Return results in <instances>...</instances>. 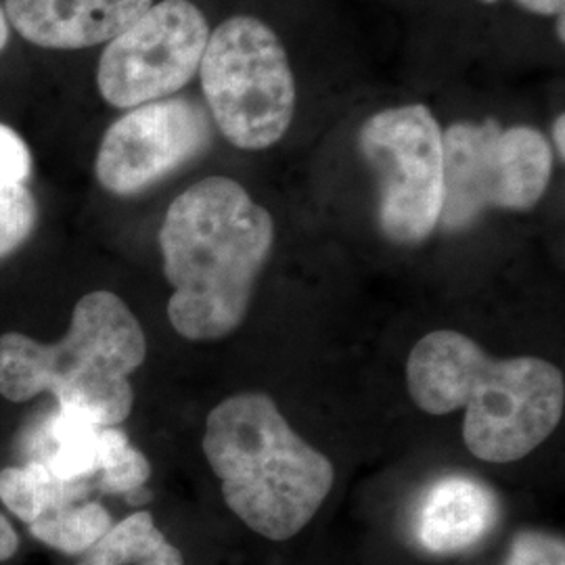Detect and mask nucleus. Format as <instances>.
<instances>
[{
  "mask_svg": "<svg viewBox=\"0 0 565 565\" xmlns=\"http://www.w3.org/2000/svg\"><path fill=\"white\" fill-rule=\"evenodd\" d=\"M202 90L224 139L243 151L281 141L296 111V81L277 32L252 15L223 21L203 51Z\"/></svg>",
  "mask_w": 565,
  "mask_h": 565,
  "instance_id": "39448f33",
  "label": "nucleus"
},
{
  "mask_svg": "<svg viewBox=\"0 0 565 565\" xmlns=\"http://www.w3.org/2000/svg\"><path fill=\"white\" fill-rule=\"evenodd\" d=\"M553 142H555V149H557V156L559 160L564 162L565 158V116L559 114L555 120H553Z\"/></svg>",
  "mask_w": 565,
  "mask_h": 565,
  "instance_id": "4be33fe9",
  "label": "nucleus"
},
{
  "mask_svg": "<svg viewBox=\"0 0 565 565\" xmlns=\"http://www.w3.org/2000/svg\"><path fill=\"white\" fill-rule=\"evenodd\" d=\"M212 120L184 97L145 103L114 121L103 137L95 174L114 195H137L212 145Z\"/></svg>",
  "mask_w": 565,
  "mask_h": 565,
  "instance_id": "1a4fd4ad",
  "label": "nucleus"
},
{
  "mask_svg": "<svg viewBox=\"0 0 565 565\" xmlns=\"http://www.w3.org/2000/svg\"><path fill=\"white\" fill-rule=\"evenodd\" d=\"M151 476V463L139 448L130 445L118 425H105L102 431V457L97 484L107 494H126L141 490Z\"/></svg>",
  "mask_w": 565,
  "mask_h": 565,
  "instance_id": "dca6fc26",
  "label": "nucleus"
},
{
  "mask_svg": "<svg viewBox=\"0 0 565 565\" xmlns=\"http://www.w3.org/2000/svg\"><path fill=\"white\" fill-rule=\"evenodd\" d=\"M522 9L534 15L557 18L565 13V0H515Z\"/></svg>",
  "mask_w": 565,
  "mask_h": 565,
  "instance_id": "412c9836",
  "label": "nucleus"
},
{
  "mask_svg": "<svg viewBox=\"0 0 565 565\" xmlns=\"http://www.w3.org/2000/svg\"><path fill=\"white\" fill-rule=\"evenodd\" d=\"M103 427L57 408L34 429L28 443V461L44 465L67 482H93L99 476Z\"/></svg>",
  "mask_w": 565,
  "mask_h": 565,
  "instance_id": "f8f14e48",
  "label": "nucleus"
},
{
  "mask_svg": "<svg viewBox=\"0 0 565 565\" xmlns=\"http://www.w3.org/2000/svg\"><path fill=\"white\" fill-rule=\"evenodd\" d=\"M114 525L109 511L97 501H81L60 507L28 525L30 534L65 555H84L97 545Z\"/></svg>",
  "mask_w": 565,
  "mask_h": 565,
  "instance_id": "2eb2a0df",
  "label": "nucleus"
},
{
  "mask_svg": "<svg viewBox=\"0 0 565 565\" xmlns=\"http://www.w3.org/2000/svg\"><path fill=\"white\" fill-rule=\"evenodd\" d=\"M486 4H494V2H499V0H482Z\"/></svg>",
  "mask_w": 565,
  "mask_h": 565,
  "instance_id": "393cba45",
  "label": "nucleus"
},
{
  "mask_svg": "<svg viewBox=\"0 0 565 565\" xmlns=\"http://www.w3.org/2000/svg\"><path fill=\"white\" fill-rule=\"evenodd\" d=\"M147 356L139 319L111 291H90L76 303L60 343L23 333L0 335V396L25 403L42 392L99 425H120L132 411L130 375Z\"/></svg>",
  "mask_w": 565,
  "mask_h": 565,
  "instance_id": "20e7f679",
  "label": "nucleus"
},
{
  "mask_svg": "<svg viewBox=\"0 0 565 565\" xmlns=\"http://www.w3.org/2000/svg\"><path fill=\"white\" fill-rule=\"evenodd\" d=\"M445 195L438 224L459 233L486 210L527 212L543 200L555 153L532 126L503 128L497 118L459 120L443 130Z\"/></svg>",
  "mask_w": 565,
  "mask_h": 565,
  "instance_id": "423d86ee",
  "label": "nucleus"
},
{
  "mask_svg": "<svg viewBox=\"0 0 565 565\" xmlns=\"http://www.w3.org/2000/svg\"><path fill=\"white\" fill-rule=\"evenodd\" d=\"M406 387L429 415L465 408V445L488 463L524 459L564 415V373L555 364L536 356L497 361L457 331H434L415 343Z\"/></svg>",
  "mask_w": 565,
  "mask_h": 565,
  "instance_id": "f03ea898",
  "label": "nucleus"
},
{
  "mask_svg": "<svg viewBox=\"0 0 565 565\" xmlns=\"http://www.w3.org/2000/svg\"><path fill=\"white\" fill-rule=\"evenodd\" d=\"M36 226V202L20 182H0V260L11 256Z\"/></svg>",
  "mask_w": 565,
  "mask_h": 565,
  "instance_id": "f3484780",
  "label": "nucleus"
},
{
  "mask_svg": "<svg viewBox=\"0 0 565 565\" xmlns=\"http://www.w3.org/2000/svg\"><path fill=\"white\" fill-rule=\"evenodd\" d=\"M88 494L90 482L61 480L41 463L28 461L0 471V501L25 525L60 507L86 501Z\"/></svg>",
  "mask_w": 565,
  "mask_h": 565,
  "instance_id": "ddd939ff",
  "label": "nucleus"
},
{
  "mask_svg": "<svg viewBox=\"0 0 565 565\" xmlns=\"http://www.w3.org/2000/svg\"><path fill=\"white\" fill-rule=\"evenodd\" d=\"M505 565H565L564 541L543 532H522L513 539Z\"/></svg>",
  "mask_w": 565,
  "mask_h": 565,
  "instance_id": "a211bd4d",
  "label": "nucleus"
},
{
  "mask_svg": "<svg viewBox=\"0 0 565 565\" xmlns=\"http://www.w3.org/2000/svg\"><path fill=\"white\" fill-rule=\"evenodd\" d=\"M20 548V536L11 522L0 513V562L11 559Z\"/></svg>",
  "mask_w": 565,
  "mask_h": 565,
  "instance_id": "aec40b11",
  "label": "nucleus"
},
{
  "mask_svg": "<svg viewBox=\"0 0 565 565\" xmlns=\"http://www.w3.org/2000/svg\"><path fill=\"white\" fill-rule=\"evenodd\" d=\"M497 499L467 476H446L429 486L417 511V541L436 555L461 553L480 543L497 522Z\"/></svg>",
  "mask_w": 565,
  "mask_h": 565,
  "instance_id": "9b49d317",
  "label": "nucleus"
},
{
  "mask_svg": "<svg viewBox=\"0 0 565 565\" xmlns=\"http://www.w3.org/2000/svg\"><path fill=\"white\" fill-rule=\"evenodd\" d=\"M32 172V156L20 135L0 124V182L28 181Z\"/></svg>",
  "mask_w": 565,
  "mask_h": 565,
  "instance_id": "6ab92c4d",
  "label": "nucleus"
},
{
  "mask_svg": "<svg viewBox=\"0 0 565 565\" xmlns=\"http://www.w3.org/2000/svg\"><path fill=\"white\" fill-rule=\"evenodd\" d=\"M205 459L228 509L268 541L296 536L335 484V469L289 427L263 392H242L212 408Z\"/></svg>",
  "mask_w": 565,
  "mask_h": 565,
  "instance_id": "7ed1b4c3",
  "label": "nucleus"
},
{
  "mask_svg": "<svg viewBox=\"0 0 565 565\" xmlns=\"http://www.w3.org/2000/svg\"><path fill=\"white\" fill-rule=\"evenodd\" d=\"M9 42V21L4 18V11L0 9V51L7 46Z\"/></svg>",
  "mask_w": 565,
  "mask_h": 565,
  "instance_id": "5701e85b",
  "label": "nucleus"
},
{
  "mask_svg": "<svg viewBox=\"0 0 565 565\" xmlns=\"http://www.w3.org/2000/svg\"><path fill=\"white\" fill-rule=\"evenodd\" d=\"M565 13H562V15H557V39H559V42L564 44L565 42Z\"/></svg>",
  "mask_w": 565,
  "mask_h": 565,
  "instance_id": "b1692460",
  "label": "nucleus"
},
{
  "mask_svg": "<svg viewBox=\"0 0 565 565\" xmlns=\"http://www.w3.org/2000/svg\"><path fill=\"white\" fill-rule=\"evenodd\" d=\"M273 245L270 212L239 182L210 177L182 191L160 228L163 273L174 287L168 319L177 333L193 342L233 333Z\"/></svg>",
  "mask_w": 565,
  "mask_h": 565,
  "instance_id": "f257e3e1",
  "label": "nucleus"
},
{
  "mask_svg": "<svg viewBox=\"0 0 565 565\" xmlns=\"http://www.w3.org/2000/svg\"><path fill=\"white\" fill-rule=\"evenodd\" d=\"M78 565H184L149 511H139L111 525L97 545L81 555Z\"/></svg>",
  "mask_w": 565,
  "mask_h": 565,
  "instance_id": "4468645a",
  "label": "nucleus"
},
{
  "mask_svg": "<svg viewBox=\"0 0 565 565\" xmlns=\"http://www.w3.org/2000/svg\"><path fill=\"white\" fill-rule=\"evenodd\" d=\"M210 23L191 0H162L118 39L97 67L105 103L118 109L170 99L193 81L210 39Z\"/></svg>",
  "mask_w": 565,
  "mask_h": 565,
  "instance_id": "6e6552de",
  "label": "nucleus"
},
{
  "mask_svg": "<svg viewBox=\"0 0 565 565\" xmlns=\"http://www.w3.org/2000/svg\"><path fill=\"white\" fill-rule=\"evenodd\" d=\"M153 0H4V18L42 49L78 51L118 39Z\"/></svg>",
  "mask_w": 565,
  "mask_h": 565,
  "instance_id": "9d476101",
  "label": "nucleus"
},
{
  "mask_svg": "<svg viewBox=\"0 0 565 565\" xmlns=\"http://www.w3.org/2000/svg\"><path fill=\"white\" fill-rule=\"evenodd\" d=\"M359 151L377 181V218L390 242L417 245L438 226L445 195L440 121L424 103L382 109L363 121Z\"/></svg>",
  "mask_w": 565,
  "mask_h": 565,
  "instance_id": "0eeeda50",
  "label": "nucleus"
}]
</instances>
